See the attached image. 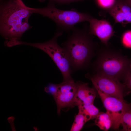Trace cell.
<instances>
[{"instance_id": "cell-1", "label": "cell", "mask_w": 131, "mask_h": 131, "mask_svg": "<svg viewBox=\"0 0 131 131\" xmlns=\"http://www.w3.org/2000/svg\"><path fill=\"white\" fill-rule=\"evenodd\" d=\"M0 33L6 40H20L32 27L29 19L31 14L22 0H0Z\"/></svg>"}, {"instance_id": "cell-2", "label": "cell", "mask_w": 131, "mask_h": 131, "mask_svg": "<svg viewBox=\"0 0 131 131\" xmlns=\"http://www.w3.org/2000/svg\"><path fill=\"white\" fill-rule=\"evenodd\" d=\"M62 45L69 57L72 72L89 66L97 46L87 26L82 29L74 27Z\"/></svg>"}, {"instance_id": "cell-3", "label": "cell", "mask_w": 131, "mask_h": 131, "mask_svg": "<svg viewBox=\"0 0 131 131\" xmlns=\"http://www.w3.org/2000/svg\"><path fill=\"white\" fill-rule=\"evenodd\" d=\"M108 46L99 51L93 65L94 72L119 81H124L131 72V59L117 50L108 48Z\"/></svg>"}, {"instance_id": "cell-4", "label": "cell", "mask_w": 131, "mask_h": 131, "mask_svg": "<svg viewBox=\"0 0 131 131\" xmlns=\"http://www.w3.org/2000/svg\"><path fill=\"white\" fill-rule=\"evenodd\" d=\"M54 2L49 1L46 7L33 8L26 5V8L31 13H36L48 17L53 20L56 24L58 30L69 32L72 30L76 24L89 21L93 17L90 14L78 12L75 9L63 10L57 8Z\"/></svg>"}, {"instance_id": "cell-5", "label": "cell", "mask_w": 131, "mask_h": 131, "mask_svg": "<svg viewBox=\"0 0 131 131\" xmlns=\"http://www.w3.org/2000/svg\"><path fill=\"white\" fill-rule=\"evenodd\" d=\"M62 31H57L53 37L43 43H32L16 41L17 45H25L38 48L47 54L52 59L61 72L63 77V82L73 79L71 76L72 72L68 55L65 49L58 44L57 40L61 36Z\"/></svg>"}, {"instance_id": "cell-6", "label": "cell", "mask_w": 131, "mask_h": 131, "mask_svg": "<svg viewBox=\"0 0 131 131\" xmlns=\"http://www.w3.org/2000/svg\"><path fill=\"white\" fill-rule=\"evenodd\" d=\"M97 91L106 95L123 98L130 92L124 83L97 74L88 75Z\"/></svg>"}, {"instance_id": "cell-7", "label": "cell", "mask_w": 131, "mask_h": 131, "mask_svg": "<svg viewBox=\"0 0 131 131\" xmlns=\"http://www.w3.org/2000/svg\"><path fill=\"white\" fill-rule=\"evenodd\" d=\"M99 94L106 112L110 115L112 122V128L118 129L121 125V120L123 114L131 109V103L124 98H120L106 95L99 91Z\"/></svg>"}, {"instance_id": "cell-8", "label": "cell", "mask_w": 131, "mask_h": 131, "mask_svg": "<svg viewBox=\"0 0 131 131\" xmlns=\"http://www.w3.org/2000/svg\"><path fill=\"white\" fill-rule=\"evenodd\" d=\"M77 89V82H75L73 79L59 84L57 92L53 97L57 105L58 114H60L63 108L76 106Z\"/></svg>"}, {"instance_id": "cell-9", "label": "cell", "mask_w": 131, "mask_h": 131, "mask_svg": "<svg viewBox=\"0 0 131 131\" xmlns=\"http://www.w3.org/2000/svg\"><path fill=\"white\" fill-rule=\"evenodd\" d=\"M88 22L90 33L98 37L104 44L108 45L109 39L114 33L113 27L109 22L105 20H98L93 17Z\"/></svg>"}, {"instance_id": "cell-10", "label": "cell", "mask_w": 131, "mask_h": 131, "mask_svg": "<svg viewBox=\"0 0 131 131\" xmlns=\"http://www.w3.org/2000/svg\"><path fill=\"white\" fill-rule=\"evenodd\" d=\"M108 12L116 23H131V5L127 0H117Z\"/></svg>"}, {"instance_id": "cell-11", "label": "cell", "mask_w": 131, "mask_h": 131, "mask_svg": "<svg viewBox=\"0 0 131 131\" xmlns=\"http://www.w3.org/2000/svg\"><path fill=\"white\" fill-rule=\"evenodd\" d=\"M78 89L75 98L76 106L93 103L96 95L95 88L89 87L88 84L77 82Z\"/></svg>"}, {"instance_id": "cell-12", "label": "cell", "mask_w": 131, "mask_h": 131, "mask_svg": "<svg viewBox=\"0 0 131 131\" xmlns=\"http://www.w3.org/2000/svg\"><path fill=\"white\" fill-rule=\"evenodd\" d=\"M95 124L100 129L107 131L112 127V122L110 115L106 111L100 112L95 118Z\"/></svg>"}, {"instance_id": "cell-13", "label": "cell", "mask_w": 131, "mask_h": 131, "mask_svg": "<svg viewBox=\"0 0 131 131\" xmlns=\"http://www.w3.org/2000/svg\"><path fill=\"white\" fill-rule=\"evenodd\" d=\"M78 106L79 111L82 114L87 121L95 119L100 113L99 109L93 103L82 104Z\"/></svg>"}, {"instance_id": "cell-14", "label": "cell", "mask_w": 131, "mask_h": 131, "mask_svg": "<svg viewBox=\"0 0 131 131\" xmlns=\"http://www.w3.org/2000/svg\"><path fill=\"white\" fill-rule=\"evenodd\" d=\"M87 121L82 114L79 111L76 115L70 131H79L82 128Z\"/></svg>"}, {"instance_id": "cell-15", "label": "cell", "mask_w": 131, "mask_h": 131, "mask_svg": "<svg viewBox=\"0 0 131 131\" xmlns=\"http://www.w3.org/2000/svg\"><path fill=\"white\" fill-rule=\"evenodd\" d=\"M122 131H131V109L126 111L123 115L121 120Z\"/></svg>"}, {"instance_id": "cell-16", "label": "cell", "mask_w": 131, "mask_h": 131, "mask_svg": "<svg viewBox=\"0 0 131 131\" xmlns=\"http://www.w3.org/2000/svg\"><path fill=\"white\" fill-rule=\"evenodd\" d=\"M117 0H95L97 5L107 11L115 5Z\"/></svg>"}, {"instance_id": "cell-17", "label": "cell", "mask_w": 131, "mask_h": 131, "mask_svg": "<svg viewBox=\"0 0 131 131\" xmlns=\"http://www.w3.org/2000/svg\"><path fill=\"white\" fill-rule=\"evenodd\" d=\"M122 45L125 47L131 49V30L125 32L121 38Z\"/></svg>"}, {"instance_id": "cell-18", "label": "cell", "mask_w": 131, "mask_h": 131, "mask_svg": "<svg viewBox=\"0 0 131 131\" xmlns=\"http://www.w3.org/2000/svg\"><path fill=\"white\" fill-rule=\"evenodd\" d=\"M59 84L49 83L44 88V91L52 95L53 97L56 94L58 89Z\"/></svg>"}, {"instance_id": "cell-19", "label": "cell", "mask_w": 131, "mask_h": 131, "mask_svg": "<svg viewBox=\"0 0 131 131\" xmlns=\"http://www.w3.org/2000/svg\"><path fill=\"white\" fill-rule=\"evenodd\" d=\"M47 0H39L41 2H44ZM50 2L60 4H66L72 2L81 1L83 0H48Z\"/></svg>"}, {"instance_id": "cell-20", "label": "cell", "mask_w": 131, "mask_h": 131, "mask_svg": "<svg viewBox=\"0 0 131 131\" xmlns=\"http://www.w3.org/2000/svg\"><path fill=\"white\" fill-rule=\"evenodd\" d=\"M124 83L131 93V72L127 76Z\"/></svg>"}, {"instance_id": "cell-21", "label": "cell", "mask_w": 131, "mask_h": 131, "mask_svg": "<svg viewBox=\"0 0 131 131\" xmlns=\"http://www.w3.org/2000/svg\"><path fill=\"white\" fill-rule=\"evenodd\" d=\"M127 0L131 5V0Z\"/></svg>"}, {"instance_id": "cell-22", "label": "cell", "mask_w": 131, "mask_h": 131, "mask_svg": "<svg viewBox=\"0 0 131 131\" xmlns=\"http://www.w3.org/2000/svg\"><path fill=\"white\" fill-rule=\"evenodd\" d=\"M130 66L131 69V64H130Z\"/></svg>"}]
</instances>
